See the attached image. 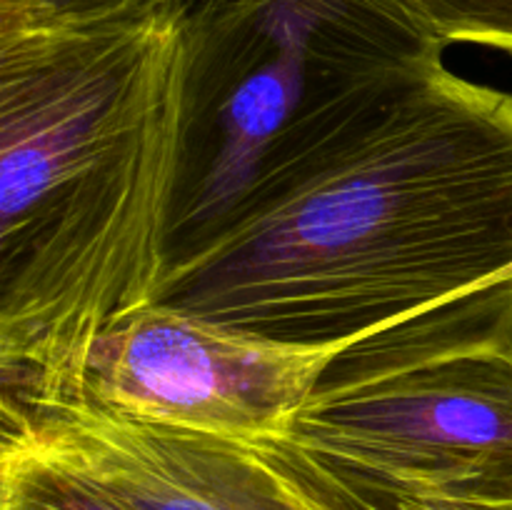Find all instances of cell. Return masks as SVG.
<instances>
[{"mask_svg": "<svg viewBox=\"0 0 512 510\" xmlns=\"http://www.w3.org/2000/svg\"><path fill=\"white\" fill-rule=\"evenodd\" d=\"M285 438L408 480L512 463V275L353 340Z\"/></svg>", "mask_w": 512, "mask_h": 510, "instance_id": "cell-4", "label": "cell"}, {"mask_svg": "<svg viewBox=\"0 0 512 510\" xmlns=\"http://www.w3.org/2000/svg\"><path fill=\"white\" fill-rule=\"evenodd\" d=\"M445 45L512 53V0H403Z\"/></svg>", "mask_w": 512, "mask_h": 510, "instance_id": "cell-9", "label": "cell"}, {"mask_svg": "<svg viewBox=\"0 0 512 510\" xmlns=\"http://www.w3.org/2000/svg\"><path fill=\"white\" fill-rule=\"evenodd\" d=\"M25 3L73 20H113L180 8L185 0H25Z\"/></svg>", "mask_w": 512, "mask_h": 510, "instance_id": "cell-10", "label": "cell"}, {"mask_svg": "<svg viewBox=\"0 0 512 510\" xmlns=\"http://www.w3.org/2000/svg\"><path fill=\"white\" fill-rule=\"evenodd\" d=\"M0 510H133L25 435L0 430Z\"/></svg>", "mask_w": 512, "mask_h": 510, "instance_id": "cell-8", "label": "cell"}, {"mask_svg": "<svg viewBox=\"0 0 512 510\" xmlns=\"http://www.w3.org/2000/svg\"><path fill=\"white\" fill-rule=\"evenodd\" d=\"M0 430L30 438L133 510H303L245 440L133 418L88 395L0 405Z\"/></svg>", "mask_w": 512, "mask_h": 510, "instance_id": "cell-6", "label": "cell"}, {"mask_svg": "<svg viewBox=\"0 0 512 510\" xmlns=\"http://www.w3.org/2000/svg\"><path fill=\"white\" fill-rule=\"evenodd\" d=\"M250 445L303 510H512V463L475 478L408 480L343 463L285 435Z\"/></svg>", "mask_w": 512, "mask_h": 510, "instance_id": "cell-7", "label": "cell"}, {"mask_svg": "<svg viewBox=\"0 0 512 510\" xmlns=\"http://www.w3.org/2000/svg\"><path fill=\"white\" fill-rule=\"evenodd\" d=\"M183 105L180 8L0 0V405L78 395L100 335L155 300Z\"/></svg>", "mask_w": 512, "mask_h": 510, "instance_id": "cell-2", "label": "cell"}, {"mask_svg": "<svg viewBox=\"0 0 512 510\" xmlns=\"http://www.w3.org/2000/svg\"><path fill=\"white\" fill-rule=\"evenodd\" d=\"M512 275V93L445 60L278 135L155 300L283 343L350 345Z\"/></svg>", "mask_w": 512, "mask_h": 510, "instance_id": "cell-1", "label": "cell"}, {"mask_svg": "<svg viewBox=\"0 0 512 510\" xmlns=\"http://www.w3.org/2000/svg\"><path fill=\"white\" fill-rule=\"evenodd\" d=\"M340 348L263 338L153 300L100 335L78 395L133 418L255 443L290 428Z\"/></svg>", "mask_w": 512, "mask_h": 510, "instance_id": "cell-5", "label": "cell"}, {"mask_svg": "<svg viewBox=\"0 0 512 510\" xmlns=\"http://www.w3.org/2000/svg\"><path fill=\"white\" fill-rule=\"evenodd\" d=\"M185 105L168 258L243 195L280 133L343 95L445 60L403 0H185Z\"/></svg>", "mask_w": 512, "mask_h": 510, "instance_id": "cell-3", "label": "cell"}]
</instances>
